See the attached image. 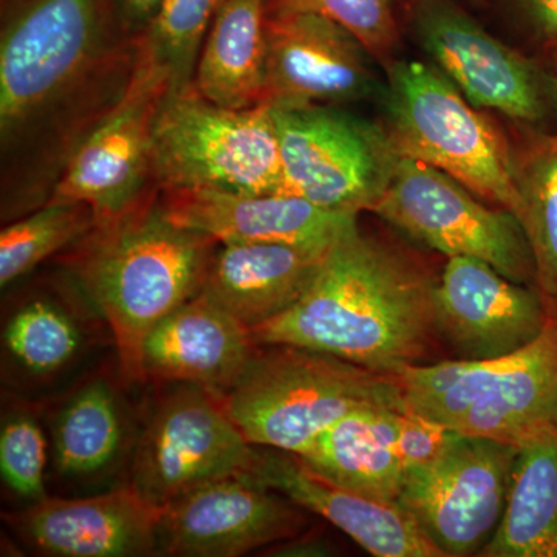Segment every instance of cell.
Wrapping results in <instances>:
<instances>
[{
  "mask_svg": "<svg viewBox=\"0 0 557 557\" xmlns=\"http://www.w3.org/2000/svg\"><path fill=\"white\" fill-rule=\"evenodd\" d=\"M534 28L549 39H557V0H518Z\"/></svg>",
  "mask_w": 557,
  "mask_h": 557,
  "instance_id": "obj_34",
  "label": "cell"
},
{
  "mask_svg": "<svg viewBox=\"0 0 557 557\" xmlns=\"http://www.w3.org/2000/svg\"><path fill=\"white\" fill-rule=\"evenodd\" d=\"M160 515L129 485L90 497L40 498L20 512L16 525L46 556L134 557L159 552Z\"/></svg>",
  "mask_w": 557,
  "mask_h": 557,
  "instance_id": "obj_18",
  "label": "cell"
},
{
  "mask_svg": "<svg viewBox=\"0 0 557 557\" xmlns=\"http://www.w3.org/2000/svg\"><path fill=\"white\" fill-rule=\"evenodd\" d=\"M397 412L394 409L351 412L298 457L335 485L397 504L406 478L395 453Z\"/></svg>",
  "mask_w": 557,
  "mask_h": 557,
  "instance_id": "obj_22",
  "label": "cell"
},
{
  "mask_svg": "<svg viewBox=\"0 0 557 557\" xmlns=\"http://www.w3.org/2000/svg\"><path fill=\"white\" fill-rule=\"evenodd\" d=\"M516 182L537 289L549 317H557V134L534 139L516 157Z\"/></svg>",
  "mask_w": 557,
  "mask_h": 557,
  "instance_id": "obj_26",
  "label": "cell"
},
{
  "mask_svg": "<svg viewBox=\"0 0 557 557\" xmlns=\"http://www.w3.org/2000/svg\"><path fill=\"white\" fill-rule=\"evenodd\" d=\"M383 126L398 157L421 161L463 183L480 199L519 219L516 157L485 110L431 62L395 60L381 95Z\"/></svg>",
  "mask_w": 557,
  "mask_h": 557,
  "instance_id": "obj_6",
  "label": "cell"
},
{
  "mask_svg": "<svg viewBox=\"0 0 557 557\" xmlns=\"http://www.w3.org/2000/svg\"><path fill=\"white\" fill-rule=\"evenodd\" d=\"M392 376L413 412L460 435L522 448L557 434V317L505 357L413 364Z\"/></svg>",
  "mask_w": 557,
  "mask_h": 557,
  "instance_id": "obj_5",
  "label": "cell"
},
{
  "mask_svg": "<svg viewBox=\"0 0 557 557\" xmlns=\"http://www.w3.org/2000/svg\"><path fill=\"white\" fill-rule=\"evenodd\" d=\"M440 332L461 359L505 357L541 335L549 313L539 289L505 277L486 262L448 258L437 285Z\"/></svg>",
  "mask_w": 557,
  "mask_h": 557,
  "instance_id": "obj_17",
  "label": "cell"
},
{
  "mask_svg": "<svg viewBox=\"0 0 557 557\" xmlns=\"http://www.w3.org/2000/svg\"><path fill=\"white\" fill-rule=\"evenodd\" d=\"M252 457L255 446L231 420L222 395L180 384L138 440L131 485L161 509L203 483L247 472Z\"/></svg>",
  "mask_w": 557,
  "mask_h": 557,
  "instance_id": "obj_10",
  "label": "cell"
},
{
  "mask_svg": "<svg viewBox=\"0 0 557 557\" xmlns=\"http://www.w3.org/2000/svg\"><path fill=\"white\" fill-rule=\"evenodd\" d=\"M218 248L207 234L172 222L160 193L70 248V273L108 322L127 380L143 379L146 336L199 295Z\"/></svg>",
  "mask_w": 557,
  "mask_h": 557,
  "instance_id": "obj_3",
  "label": "cell"
},
{
  "mask_svg": "<svg viewBox=\"0 0 557 557\" xmlns=\"http://www.w3.org/2000/svg\"><path fill=\"white\" fill-rule=\"evenodd\" d=\"M329 252L274 244H219L201 292L252 330L298 302Z\"/></svg>",
  "mask_w": 557,
  "mask_h": 557,
  "instance_id": "obj_21",
  "label": "cell"
},
{
  "mask_svg": "<svg viewBox=\"0 0 557 557\" xmlns=\"http://www.w3.org/2000/svg\"><path fill=\"white\" fill-rule=\"evenodd\" d=\"M410 0H399V5H401V10H405V7L408 5ZM469 2L475 3V5H480L483 3V0H469Z\"/></svg>",
  "mask_w": 557,
  "mask_h": 557,
  "instance_id": "obj_36",
  "label": "cell"
},
{
  "mask_svg": "<svg viewBox=\"0 0 557 557\" xmlns=\"http://www.w3.org/2000/svg\"><path fill=\"white\" fill-rule=\"evenodd\" d=\"M47 440L35 417L13 413L0 429V474L17 497L46 496Z\"/></svg>",
  "mask_w": 557,
  "mask_h": 557,
  "instance_id": "obj_31",
  "label": "cell"
},
{
  "mask_svg": "<svg viewBox=\"0 0 557 557\" xmlns=\"http://www.w3.org/2000/svg\"><path fill=\"white\" fill-rule=\"evenodd\" d=\"M172 222L219 244H274L329 252L358 231V215L330 211L289 194L161 190Z\"/></svg>",
  "mask_w": 557,
  "mask_h": 557,
  "instance_id": "obj_16",
  "label": "cell"
},
{
  "mask_svg": "<svg viewBox=\"0 0 557 557\" xmlns=\"http://www.w3.org/2000/svg\"><path fill=\"white\" fill-rule=\"evenodd\" d=\"M267 0H220L201 47L194 89L230 109L262 106Z\"/></svg>",
  "mask_w": 557,
  "mask_h": 557,
  "instance_id": "obj_23",
  "label": "cell"
},
{
  "mask_svg": "<svg viewBox=\"0 0 557 557\" xmlns=\"http://www.w3.org/2000/svg\"><path fill=\"white\" fill-rule=\"evenodd\" d=\"M153 174L161 190L284 194L269 106L223 108L194 86L164 98L153 132Z\"/></svg>",
  "mask_w": 557,
  "mask_h": 557,
  "instance_id": "obj_7",
  "label": "cell"
},
{
  "mask_svg": "<svg viewBox=\"0 0 557 557\" xmlns=\"http://www.w3.org/2000/svg\"><path fill=\"white\" fill-rule=\"evenodd\" d=\"M97 226V215L81 201H49L7 223L0 233V285L5 289L44 260L72 248Z\"/></svg>",
  "mask_w": 557,
  "mask_h": 557,
  "instance_id": "obj_28",
  "label": "cell"
},
{
  "mask_svg": "<svg viewBox=\"0 0 557 557\" xmlns=\"http://www.w3.org/2000/svg\"><path fill=\"white\" fill-rule=\"evenodd\" d=\"M124 438L120 403L108 383L91 381L61 410L53 429L54 467L67 478L100 474Z\"/></svg>",
  "mask_w": 557,
  "mask_h": 557,
  "instance_id": "obj_25",
  "label": "cell"
},
{
  "mask_svg": "<svg viewBox=\"0 0 557 557\" xmlns=\"http://www.w3.org/2000/svg\"><path fill=\"white\" fill-rule=\"evenodd\" d=\"M300 10L319 13L346 27L386 69L397 58L399 0H267V11Z\"/></svg>",
  "mask_w": 557,
  "mask_h": 557,
  "instance_id": "obj_30",
  "label": "cell"
},
{
  "mask_svg": "<svg viewBox=\"0 0 557 557\" xmlns=\"http://www.w3.org/2000/svg\"><path fill=\"white\" fill-rule=\"evenodd\" d=\"M258 347L247 325L200 292L146 336L143 379L193 384L223 397Z\"/></svg>",
  "mask_w": 557,
  "mask_h": 557,
  "instance_id": "obj_20",
  "label": "cell"
},
{
  "mask_svg": "<svg viewBox=\"0 0 557 557\" xmlns=\"http://www.w3.org/2000/svg\"><path fill=\"white\" fill-rule=\"evenodd\" d=\"M397 440L395 453L406 474L437 460L456 442V431L413 410H399L395 417Z\"/></svg>",
  "mask_w": 557,
  "mask_h": 557,
  "instance_id": "obj_32",
  "label": "cell"
},
{
  "mask_svg": "<svg viewBox=\"0 0 557 557\" xmlns=\"http://www.w3.org/2000/svg\"><path fill=\"white\" fill-rule=\"evenodd\" d=\"M373 214L446 258L483 260L518 284H536L520 220L437 168L398 157Z\"/></svg>",
  "mask_w": 557,
  "mask_h": 557,
  "instance_id": "obj_9",
  "label": "cell"
},
{
  "mask_svg": "<svg viewBox=\"0 0 557 557\" xmlns=\"http://www.w3.org/2000/svg\"><path fill=\"white\" fill-rule=\"evenodd\" d=\"M116 22L131 39H137L149 27L163 0H112Z\"/></svg>",
  "mask_w": 557,
  "mask_h": 557,
  "instance_id": "obj_33",
  "label": "cell"
},
{
  "mask_svg": "<svg viewBox=\"0 0 557 557\" xmlns=\"http://www.w3.org/2000/svg\"><path fill=\"white\" fill-rule=\"evenodd\" d=\"M426 270L361 231L330 249L307 292L251 330L259 346H296L381 373L420 364L440 332Z\"/></svg>",
  "mask_w": 557,
  "mask_h": 557,
  "instance_id": "obj_2",
  "label": "cell"
},
{
  "mask_svg": "<svg viewBox=\"0 0 557 557\" xmlns=\"http://www.w3.org/2000/svg\"><path fill=\"white\" fill-rule=\"evenodd\" d=\"M252 478L339 528L376 557H445L398 504L335 485L284 450L255 446Z\"/></svg>",
  "mask_w": 557,
  "mask_h": 557,
  "instance_id": "obj_19",
  "label": "cell"
},
{
  "mask_svg": "<svg viewBox=\"0 0 557 557\" xmlns=\"http://www.w3.org/2000/svg\"><path fill=\"white\" fill-rule=\"evenodd\" d=\"M300 507L249 472L194 487L161 508L159 552L180 557H236L306 525Z\"/></svg>",
  "mask_w": 557,
  "mask_h": 557,
  "instance_id": "obj_15",
  "label": "cell"
},
{
  "mask_svg": "<svg viewBox=\"0 0 557 557\" xmlns=\"http://www.w3.org/2000/svg\"><path fill=\"white\" fill-rule=\"evenodd\" d=\"M413 36L429 62L472 106L519 124L549 113V79L530 58L486 32L456 0H410Z\"/></svg>",
  "mask_w": 557,
  "mask_h": 557,
  "instance_id": "obj_12",
  "label": "cell"
},
{
  "mask_svg": "<svg viewBox=\"0 0 557 557\" xmlns=\"http://www.w3.org/2000/svg\"><path fill=\"white\" fill-rule=\"evenodd\" d=\"M375 62L354 33L327 16L267 11L262 106H338L381 97Z\"/></svg>",
  "mask_w": 557,
  "mask_h": 557,
  "instance_id": "obj_14",
  "label": "cell"
},
{
  "mask_svg": "<svg viewBox=\"0 0 557 557\" xmlns=\"http://www.w3.org/2000/svg\"><path fill=\"white\" fill-rule=\"evenodd\" d=\"M138 40L112 0H0V215L44 207L65 168L126 97Z\"/></svg>",
  "mask_w": 557,
  "mask_h": 557,
  "instance_id": "obj_1",
  "label": "cell"
},
{
  "mask_svg": "<svg viewBox=\"0 0 557 557\" xmlns=\"http://www.w3.org/2000/svg\"><path fill=\"white\" fill-rule=\"evenodd\" d=\"M3 343L27 372L50 375L78 354L81 333L60 304L38 298L14 311L3 330Z\"/></svg>",
  "mask_w": 557,
  "mask_h": 557,
  "instance_id": "obj_29",
  "label": "cell"
},
{
  "mask_svg": "<svg viewBox=\"0 0 557 557\" xmlns=\"http://www.w3.org/2000/svg\"><path fill=\"white\" fill-rule=\"evenodd\" d=\"M223 405L252 446L302 456L325 431L361 409L406 410L401 387L333 355L259 346Z\"/></svg>",
  "mask_w": 557,
  "mask_h": 557,
  "instance_id": "obj_4",
  "label": "cell"
},
{
  "mask_svg": "<svg viewBox=\"0 0 557 557\" xmlns=\"http://www.w3.org/2000/svg\"><path fill=\"white\" fill-rule=\"evenodd\" d=\"M220 0H163L138 38V62L159 76L168 98L194 86L201 47Z\"/></svg>",
  "mask_w": 557,
  "mask_h": 557,
  "instance_id": "obj_27",
  "label": "cell"
},
{
  "mask_svg": "<svg viewBox=\"0 0 557 557\" xmlns=\"http://www.w3.org/2000/svg\"><path fill=\"white\" fill-rule=\"evenodd\" d=\"M281 150L284 194L330 211L376 208L398 156L383 126L336 106H269Z\"/></svg>",
  "mask_w": 557,
  "mask_h": 557,
  "instance_id": "obj_8",
  "label": "cell"
},
{
  "mask_svg": "<svg viewBox=\"0 0 557 557\" xmlns=\"http://www.w3.org/2000/svg\"><path fill=\"white\" fill-rule=\"evenodd\" d=\"M166 97V84L138 62L126 97L84 139L49 201L89 205L98 225L160 193L153 174V132Z\"/></svg>",
  "mask_w": 557,
  "mask_h": 557,
  "instance_id": "obj_13",
  "label": "cell"
},
{
  "mask_svg": "<svg viewBox=\"0 0 557 557\" xmlns=\"http://www.w3.org/2000/svg\"><path fill=\"white\" fill-rule=\"evenodd\" d=\"M549 57H552L553 69H555V78L557 86V39L553 40L552 47H549Z\"/></svg>",
  "mask_w": 557,
  "mask_h": 557,
  "instance_id": "obj_35",
  "label": "cell"
},
{
  "mask_svg": "<svg viewBox=\"0 0 557 557\" xmlns=\"http://www.w3.org/2000/svg\"><path fill=\"white\" fill-rule=\"evenodd\" d=\"M518 448L458 435L445 453L405 478L397 504L445 557L479 555L507 505Z\"/></svg>",
  "mask_w": 557,
  "mask_h": 557,
  "instance_id": "obj_11",
  "label": "cell"
},
{
  "mask_svg": "<svg viewBox=\"0 0 557 557\" xmlns=\"http://www.w3.org/2000/svg\"><path fill=\"white\" fill-rule=\"evenodd\" d=\"M480 557H557V434L518 449L507 505Z\"/></svg>",
  "mask_w": 557,
  "mask_h": 557,
  "instance_id": "obj_24",
  "label": "cell"
}]
</instances>
